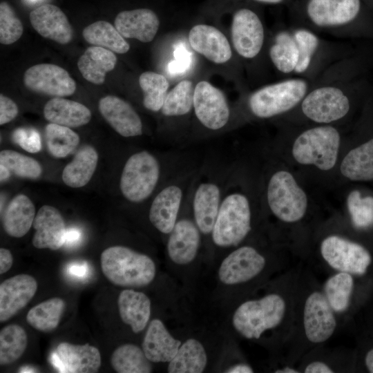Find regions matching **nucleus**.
Listing matches in <instances>:
<instances>
[{"instance_id":"obj_1","label":"nucleus","mask_w":373,"mask_h":373,"mask_svg":"<svg viewBox=\"0 0 373 373\" xmlns=\"http://www.w3.org/2000/svg\"><path fill=\"white\" fill-rule=\"evenodd\" d=\"M370 59L363 52L334 62L312 82L307 94L294 108L318 124H331L346 117L357 99L370 96L367 78Z\"/></svg>"},{"instance_id":"obj_2","label":"nucleus","mask_w":373,"mask_h":373,"mask_svg":"<svg viewBox=\"0 0 373 373\" xmlns=\"http://www.w3.org/2000/svg\"><path fill=\"white\" fill-rule=\"evenodd\" d=\"M354 52L349 45L325 39L299 25L276 30L267 48L269 61L279 75L309 81Z\"/></svg>"},{"instance_id":"obj_3","label":"nucleus","mask_w":373,"mask_h":373,"mask_svg":"<svg viewBox=\"0 0 373 373\" xmlns=\"http://www.w3.org/2000/svg\"><path fill=\"white\" fill-rule=\"evenodd\" d=\"M297 25L340 39L373 40V19L361 0H306Z\"/></svg>"},{"instance_id":"obj_4","label":"nucleus","mask_w":373,"mask_h":373,"mask_svg":"<svg viewBox=\"0 0 373 373\" xmlns=\"http://www.w3.org/2000/svg\"><path fill=\"white\" fill-rule=\"evenodd\" d=\"M100 262L106 278L121 287L148 285L156 274L155 265L149 256L124 246H113L104 249Z\"/></svg>"},{"instance_id":"obj_5","label":"nucleus","mask_w":373,"mask_h":373,"mask_svg":"<svg viewBox=\"0 0 373 373\" xmlns=\"http://www.w3.org/2000/svg\"><path fill=\"white\" fill-rule=\"evenodd\" d=\"M312 81L300 77L285 78L263 86L247 98V106L252 115L267 119L294 110L309 90Z\"/></svg>"},{"instance_id":"obj_6","label":"nucleus","mask_w":373,"mask_h":373,"mask_svg":"<svg viewBox=\"0 0 373 373\" xmlns=\"http://www.w3.org/2000/svg\"><path fill=\"white\" fill-rule=\"evenodd\" d=\"M251 210L247 197L237 191H223L218 216L211 232L220 247L238 245L251 230Z\"/></svg>"},{"instance_id":"obj_7","label":"nucleus","mask_w":373,"mask_h":373,"mask_svg":"<svg viewBox=\"0 0 373 373\" xmlns=\"http://www.w3.org/2000/svg\"><path fill=\"white\" fill-rule=\"evenodd\" d=\"M340 144L341 134L336 127L319 124L302 131L296 137L292 155L300 164L328 171L336 164Z\"/></svg>"},{"instance_id":"obj_8","label":"nucleus","mask_w":373,"mask_h":373,"mask_svg":"<svg viewBox=\"0 0 373 373\" xmlns=\"http://www.w3.org/2000/svg\"><path fill=\"white\" fill-rule=\"evenodd\" d=\"M285 307L283 298L275 294L259 300L246 301L234 312L233 325L245 338H259L265 330L280 324Z\"/></svg>"},{"instance_id":"obj_9","label":"nucleus","mask_w":373,"mask_h":373,"mask_svg":"<svg viewBox=\"0 0 373 373\" xmlns=\"http://www.w3.org/2000/svg\"><path fill=\"white\" fill-rule=\"evenodd\" d=\"M160 177L157 159L146 151L133 154L123 168L119 189L124 197L134 203L147 199L154 191Z\"/></svg>"},{"instance_id":"obj_10","label":"nucleus","mask_w":373,"mask_h":373,"mask_svg":"<svg viewBox=\"0 0 373 373\" xmlns=\"http://www.w3.org/2000/svg\"><path fill=\"white\" fill-rule=\"evenodd\" d=\"M267 200L273 214L285 222H295L304 216L307 208V197L288 171H278L270 178Z\"/></svg>"},{"instance_id":"obj_11","label":"nucleus","mask_w":373,"mask_h":373,"mask_svg":"<svg viewBox=\"0 0 373 373\" xmlns=\"http://www.w3.org/2000/svg\"><path fill=\"white\" fill-rule=\"evenodd\" d=\"M231 35L239 56L246 60L258 59L265 48L266 32L262 20L254 10L243 8L233 14Z\"/></svg>"},{"instance_id":"obj_12","label":"nucleus","mask_w":373,"mask_h":373,"mask_svg":"<svg viewBox=\"0 0 373 373\" xmlns=\"http://www.w3.org/2000/svg\"><path fill=\"white\" fill-rule=\"evenodd\" d=\"M321 252L332 268L349 274L363 275L371 263V256L365 248L336 236L322 242Z\"/></svg>"},{"instance_id":"obj_13","label":"nucleus","mask_w":373,"mask_h":373,"mask_svg":"<svg viewBox=\"0 0 373 373\" xmlns=\"http://www.w3.org/2000/svg\"><path fill=\"white\" fill-rule=\"evenodd\" d=\"M193 108L199 122L210 130L221 129L230 118L224 95L207 81H200L195 86Z\"/></svg>"},{"instance_id":"obj_14","label":"nucleus","mask_w":373,"mask_h":373,"mask_svg":"<svg viewBox=\"0 0 373 373\" xmlns=\"http://www.w3.org/2000/svg\"><path fill=\"white\" fill-rule=\"evenodd\" d=\"M25 86L35 93L54 97L73 95L76 83L64 68L52 64H36L23 75Z\"/></svg>"},{"instance_id":"obj_15","label":"nucleus","mask_w":373,"mask_h":373,"mask_svg":"<svg viewBox=\"0 0 373 373\" xmlns=\"http://www.w3.org/2000/svg\"><path fill=\"white\" fill-rule=\"evenodd\" d=\"M265 265V258L256 249L243 246L224 258L218 277L222 283L229 285L245 283L260 274Z\"/></svg>"},{"instance_id":"obj_16","label":"nucleus","mask_w":373,"mask_h":373,"mask_svg":"<svg viewBox=\"0 0 373 373\" xmlns=\"http://www.w3.org/2000/svg\"><path fill=\"white\" fill-rule=\"evenodd\" d=\"M53 367L61 373H95L102 363L99 350L89 344L63 342L51 354Z\"/></svg>"},{"instance_id":"obj_17","label":"nucleus","mask_w":373,"mask_h":373,"mask_svg":"<svg viewBox=\"0 0 373 373\" xmlns=\"http://www.w3.org/2000/svg\"><path fill=\"white\" fill-rule=\"evenodd\" d=\"M306 336L312 343H323L334 333L336 323L333 309L325 295L315 291L307 298L303 314Z\"/></svg>"},{"instance_id":"obj_18","label":"nucleus","mask_w":373,"mask_h":373,"mask_svg":"<svg viewBox=\"0 0 373 373\" xmlns=\"http://www.w3.org/2000/svg\"><path fill=\"white\" fill-rule=\"evenodd\" d=\"M223 191L211 178L201 180L192 195L193 220L201 233L211 234L220 206Z\"/></svg>"},{"instance_id":"obj_19","label":"nucleus","mask_w":373,"mask_h":373,"mask_svg":"<svg viewBox=\"0 0 373 373\" xmlns=\"http://www.w3.org/2000/svg\"><path fill=\"white\" fill-rule=\"evenodd\" d=\"M37 290V282L28 274L10 277L0 285V322L8 321L25 307Z\"/></svg>"},{"instance_id":"obj_20","label":"nucleus","mask_w":373,"mask_h":373,"mask_svg":"<svg viewBox=\"0 0 373 373\" xmlns=\"http://www.w3.org/2000/svg\"><path fill=\"white\" fill-rule=\"evenodd\" d=\"M184 191L178 183L164 186L153 199L149 220L154 227L164 234H169L175 225L182 204Z\"/></svg>"},{"instance_id":"obj_21","label":"nucleus","mask_w":373,"mask_h":373,"mask_svg":"<svg viewBox=\"0 0 373 373\" xmlns=\"http://www.w3.org/2000/svg\"><path fill=\"white\" fill-rule=\"evenodd\" d=\"M99 111L110 126L120 135L129 137L142 134V122L132 106L113 95L100 99Z\"/></svg>"},{"instance_id":"obj_22","label":"nucleus","mask_w":373,"mask_h":373,"mask_svg":"<svg viewBox=\"0 0 373 373\" xmlns=\"http://www.w3.org/2000/svg\"><path fill=\"white\" fill-rule=\"evenodd\" d=\"M189 41L193 50L215 64L226 63L232 57L227 38L214 26H194L189 31Z\"/></svg>"},{"instance_id":"obj_23","label":"nucleus","mask_w":373,"mask_h":373,"mask_svg":"<svg viewBox=\"0 0 373 373\" xmlns=\"http://www.w3.org/2000/svg\"><path fill=\"white\" fill-rule=\"evenodd\" d=\"M30 21L41 36L59 44H68L73 37L67 17L55 5L44 4L36 8L30 13Z\"/></svg>"},{"instance_id":"obj_24","label":"nucleus","mask_w":373,"mask_h":373,"mask_svg":"<svg viewBox=\"0 0 373 373\" xmlns=\"http://www.w3.org/2000/svg\"><path fill=\"white\" fill-rule=\"evenodd\" d=\"M200 231L194 220H178L167 241L168 255L174 263L186 265L197 256L200 244Z\"/></svg>"},{"instance_id":"obj_25","label":"nucleus","mask_w":373,"mask_h":373,"mask_svg":"<svg viewBox=\"0 0 373 373\" xmlns=\"http://www.w3.org/2000/svg\"><path fill=\"white\" fill-rule=\"evenodd\" d=\"M32 226L35 232L32 243L35 248L57 250L64 246L65 222L55 207L42 206L35 216Z\"/></svg>"},{"instance_id":"obj_26","label":"nucleus","mask_w":373,"mask_h":373,"mask_svg":"<svg viewBox=\"0 0 373 373\" xmlns=\"http://www.w3.org/2000/svg\"><path fill=\"white\" fill-rule=\"evenodd\" d=\"M115 27L128 39H136L142 42L151 41L160 26L157 15L148 8L125 10L117 14Z\"/></svg>"},{"instance_id":"obj_27","label":"nucleus","mask_w":373,"mask_h":373,"mask_svg":"<svg viewBox=\"0 0 373 373\" xmlns=\"http://www.w3.org/2000/svg\"><path fill=\"white\" fill-rule=\"evenodd\" d=\"M181 344V341L171 335L161 320L153 319L148 326L142 347L151 362H169Z\"/></svg>"},{"instance_id":"obj_28","label":"nucleus","mask_w":373,"mask_h":373,"mask_svg":"<svg viewBox=\"0 0 373 373\" xmlns=\"http://www.w3.org/2000/svg\"><path fill=\"white\" fill-rule=\"evenodd\" d=\"M117 305L122 321L131 326L134 333L144 329L151 312V300L144 293L131 289H124L118 296Z\"/></svg>"},{"instance_id":"obj_29","label":"nucleus","mask_w":373,"mask_h":373,"mask_svg":"<svg viewBox=\"0 0 373 373\" xmlns=\"http://www.w3.org/2000/svg\"><path fill=\"white\" fill-rule=\"evenodd\" d=\"M44 115L50 123L69 128L84 126L91 119V112L86 106L60 97H55L46 102Z\"/></svg>"},{"instance_id":"obj_30","label":"nucleus","mask_w":373,"mask_h":373,"mask_svg":"<svg viewBox=\"0 0 373 373\" xmlns=\"http://www.w3.org/2000/svg\"><path fill=\"white\" fill-rule=\"evenodd\" d=\"M35 216L31 200L24 194H18L9 202L2 216L3 229L11 237L21 238L30 230Z\"/></svg>"},{"instance_id":"obj_31","label":"nucleus","mask_w":373,"mask_h":373,"mask_svg":"<svg viewBox=\"0 0 373 373\" xmlns=\"http://www.w3.org/2000/svg\"><path fill=\"white\" fill-rule=\"evenodd\" d=\"M117 63L115 53L105 48L88 47L79 58L77 66L83 77L94 84H102L107 73L113 70Z\"/></svg>"},{"instance_id":"obj_32","label":"nucleus","mask_w":373,"mask_h":373,"mask_svg":"<svg viewBox=\"0 0 373 373\" xmlns=\"http://www.w3.org/2000/svg\"><path fill=\"white\" fill-rule=\"evenodd\" d=\"M98 162V153L91 146H82L62 172V180L72 188L85 186L93 177Z\"/></svg>"},{"instance_id":"obj_33","label":"nucleus","mask_w":373,"mask_h":373,"mask_svg":"<svg viewBox=\"0 0 373 373\" xmlns=\"http://www.w3.org/2000/svg\"><path fill=\"white\" fill-rule=\"evenodd\" d=\"M340 170L344 177L353 181L373 180V137L350 151Z\"/></svg>"},{"instance_id":"obj_34","label":"nucleus","mask_w":373,"mask_h":373,"mask_svg":"<svg viewBox=\"0 0 373 373\" xmlns=\"http://www.w3.org/2000/svg\"><path fill=\"white\" fill-rule=\"evenodd\" d=\"M169 363V373H201L207 365V355L200 341L189 338L181 344L177 354Z\"/></svg>"},{"instance_id":"obj_35","label":"nucleus","mask_w":373,"mask_h":373,"mask_svg":"<svg viewBox=\"0 0 373 373\" xmlns=\"http://www.w3.org/2000/svg\"><path fill=\"white\" fill-rule=\"evenodd\" d=\"M82 35L88 43L113 52L124 54L130 49L124 37L115 26L106 21H97L88 25L84 29Z\"/></svg>"},{"instance_id":"obj_36","label":"nucleus","mask_w":373,"mask_h":373,"mask_svg":"<svg viewBox=\"0 0 373 373\" xmlns=\"http://www.w3.org/2000/svg\"><path fill=\"white\" fill-rule=\"evenodd\" d=\"M65 306L61 298H51L32 307L27 313L26 321L38 331L52 332L59 325Z\"/></svg>"},{"instance_id":"obj_37","label":"nucleus","mask_w":373,"mask_h":373,"mask_svg":"<svg viewBox=\"0 0 373 373\" xmlns=\"http://www.w3.org/2000/svg\"><path fill=\"white\" fill-rule=\"evenodd\" d=\"M111 363L118 373H149L153 370L142 348L131 343L118 347L112 354Z\"/></svg>"},{"instance_id":"obj_38","label":"nucleus","mask_w":373,"mask_h":373,"mask_svg":"<svg viewBox=\"0 0 373 373\" xmlns=\"http://www.w3.org/2000/svg\"><path fill=\"white\" fill-rule=\"evenodd\" d=\"M28 344L25 329L17 324L5 326L0 332V364L10 365L24 353Z\"/></svg>"},{"instance_id":"obj_39","label":"nucleus","mask_w":373,"mask_h":373,"mask_svg":"<svg viewBox=\"0 0 373 373\" xmlns=\"http://www.w3.org/2000/svg\"><path fill=\"white\" fill-rule=\"evenodd\" d=\"M139 84L144 93V106L153 112L161 111L169 86L167 79L161 74L146 71L140 75Z\"/></svg>"},{"instance_id":"obj_40","label":"nucleus","mask_w":373,"mask_h":373,"mask_svg":"<svg viewBox=\"0 0 373 373\" xmlns=\"http://www.w3.org/2000/svg\"><path fill=\"white\" fill-rule=\"evenodd\" d=\"M46 146L50 153L57 158L66 157L79 143V136L70 128L49 123L45 127Z\"/></svg>"},{"instance_id":"obj_41","label":"nucleus","mask_w":373,"mask_h":373,"mask_svg":"<svg viewBox=\"0 0 373 373\" xmlns=\"http://www.w3.org/2000/svg\"><path fill=\"white\" fill-rule=\"evenodd\" d=\"M194 89L190 80L180 82L167 93L161 109L162 113L166 117L188 114L193 106Z\"/></svg>"},{"instance_id":"obj_42","label":"nucleus","mask_w":373,"mask_h":373,"mask_svg":"<svg viewBox=\"0 0 373 373\" xmlns=\"http://www.w3.org/2000/svg\"><path fill=\"white\" fill-rule=\"evenodd\" d=\"M353 287V278L347 272L341 271L327 280L325 296L333 310L341 312L348 307Z\"/></svg>"},{"instance_id":"obj_43","label":"nucleus","mask_w":373,"mask_h":373,"mask_svg":"<svg viewBox=\"0 0 373 373\" xmlns=\"http://www.w3.org/2000/svg\"><path fill=\"white\" fill-rule=\"evenodd\" d=\"M0 164L19 178L36 179L42 173V167L37 160L12 150L0 152Z\"/></svg>"},{"instance_id":"obj_44","label":"nucleus","mask_w":373,"mask_h":373,"mask_svg":"<svg viewBox=\"0 0 373 373\" xmlns=\"http://www.w3.org/2000/svg\"><path fill=\"white\" fill-rule=\"evenodd\" d=\"M347 207L355 227L366 228L373 224V197H362L358 191L347 198Z\"/></svg>"},{"instance_id":"obj_45","label":"nucleus","mask_w":373,"mask_h":373,"mask_svg":"<svg viewBox=\"0 0 373 373\" xmlns=\"http://www.w3.org/2000/svg\"><path fill=\"white\" fill-rule=\"evenodd\" d=\"M23 27L15 12L6 1L0 3V42L9 45L17 41L22 35Z\"/></svg>"},{"instance_id":"obj_46","label":"nucleus","mask_w":373,"mask_h":373,"mask_svg":"<svg viewBox=\"0 0 373 373\" xmlns=\"http://www.w3.org/2000/svg\"><path fill=\"white\" fill-rule=\"evenodd\" d=\"M15 143L27 152L35 153L41 149L39 132L32 128L20 127L16 128L12 135Z\"/></svg>"},{"instance_id":"obj_47","label":"nucleus","mask_w":373,"mask_h":373,"mask_svg":"<svg viewBox=\"0 0 373 373\" xmlns=\"http://www.w3.org/2000/svg\"><path fill=\"white\" fill-rule=\"evenodd\" d=\"M19 113L16 103L3 94L0 95V124L3 125L13 120Z\"/></svg>"},{"instance_id":"obj_48","label":"nucleus","mask_w":373,"mask_h":373,"mask_svg":"<svg viewBox=\"0 0 373 373\" xmlns=\"http://www.w3.org/2000/svg\"><path fill=\"white\" fill-rule=\"evenodd\" d=\"M67 272L76 278H85L88 275L89 267L86 262H73L68 266Z\"/></svg>"},{"instance_id":"obj_49","label":"nucleus","mask_w":373,"mask_h":373,"mask_svg":"<svg viewBox=\"0 0 373 373\" xmlns=\"http://www.w3.org/2000/svg\"><path fill=\"white\" fill-rule=\"evenodd\" d=\"M13 257L10 250L6 248L0 249V274L7 272L12 266Z\"/></svg>"},{"instance_id":"obj_50","label":"nucleus","mask_w":373,"mask_h":373,"mask_svg":"<svg viewBox=\"0 0 373 373\" xmlns=\"http://www.w3.org/2000/svg\"><path fill=\"white\" fill-rule=\"evenodd\" d=\"M81 231L76 228H70L66 230L64 244L66 247H73L80 242Z\"/></svg>"},{"instance_id":"obj_51","label":"nucleus","mask_w":373,"mask_h":373,"mask_svg":"<svg viewBox=\"0 0 373 373\" xmlns=\"http://www.w3.org/2000/svg\"><path fill=\"white\" fill-rule=\"evenodd\" d=\"M305 373H332L333 370L325 363L315 361L309 363L305 370Z\"/></svg>"},{"instance_id":"obj_52","label":"nucleus","mask_w":373,"mask_h":373,"mask_svg":"<svg viewBox=\"0 0 373 373\" xmlns=\"http://www.w3.org/2000/svg\"><path fill=\"white\" fill-rule=\"evenodd\" d=\"M253 372V369L246 364L236 365L226 371L229 373H251Z\"/></svg>"},{"instance_id":"obj_53","label":"nucleus","mask_w":373,"mask_h":373,"mask_svg":"<svg viewBox=\"0 0 373 373\" xmlns=\"http://www.w3.org/2000/svg\"><path fill=\"white\" fill-rule=\"evenodd\" d=\"M365 365L368 370L373 373V349L370 350L365 356Z\"/></svg>"},{"instance_id":"obj_54","label":"nucleus","mask_w":373,"mask_h":373,"mask_svg":"<svg viewBox=\"0 0 373 373\" xmlns=\"http://www.w3.org/2000/svg\"><path fill=\"white\" fill-rule=\"evenodd\" d=\"M10 175L11 173L10 172V171L6 166L0 164L1 182H4L7 180Z\"/></svg>"},{"instance_id":"obj_55","label":"nucleus","mask_w":373,"mask_h":373,"mask_svg":"<svg viewBox=\"0 0 373 373\" xmlns=\"http://www.w3.org/2000/svg\"><path fill=\"white\" fill-rule=\"evenodd\" d=\"M276 373H298V372L288 367L275 371Z\"/></svg>"},{"instance_id":"obj_56","label":"nucleus","mask_w":373,"mask_h":373,"mask_svg":"<svg viewBox=\"0 0 373 373\" xmlns=\"http://www.w3.org/2000/svg\"><path fill=\"white\" fill-rule=\"evenodd\" d=\"M258 2L266 3H272L277 4L283 2L285 0H254Z\"/></svg>"},{"instance_id":"obj_57","label":"nucleus","mask_w":373,"mask_h":373,"mask_svg":"<svg viewBox=\"0 0 373 373\" xmlns=\"http://www.w3.org/2000/svg\"><path fill=\"white\" fill-rule=\"evenodd\" d=\"M20 372H35V371L30 367H23V368L20 369Z\"/></svg>"}]
</instances>
